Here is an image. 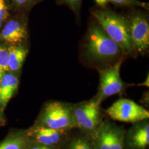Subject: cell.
Instances as JSON below:
<instances>
[{
    "label": "cell",
    "mask_w": 149,
    "mask_h": 149,
    "mask_svg": "<svg viewBox=\"0 0 149 149\" xmlns=\"http://www.w3.org/2000/svg\"><path fill=\"white\" fill-rule=\"evenodd\" d=\"M112 125L109 120H103L92 134L96 149H111Z\"/></svg>",
    "instance_id": "cell-14"
},
{
    "label": "cell",
    "mask_w": 149,
    "mask_h": 149,
    "mask_svg": "<svg viewBox=\"0 0 149 149\" xmlns=\"http://www.w3.org/2000/svg\"><path fill=\"white\" fill-rule=\"evenodd\" d=\"M28 14L13 12L0 30V42L9 45L29 44Z\"/></svg>",
    "instance_id": "cell-7"
},
{
    "label": "cell",
    "mask_w": 149,
    "mask_h": 149,
    "mask_svg": "<svg viewBox=\"0 0 149 149\" xmlns=\"http://www.w3.org/2000/svg\"><path fill=\"white\" fill-rule=\"evenodd\" d=\"M74 115L76 128L91 134L103 120L101 104L94 97L89 100L74 104Z\"/></svg>",
    "instance_id": "cell-6"
},
{
    "label": "cell",
    "mask_w": 149,
    "mask_h": 149,
    "mask_svg": "<svg viewBox=\"0 0 149 149\" xmlns=\"http://www.w3.org/2000/svg\"><path fill=\"white\" fill-rule=\"evenodd\" d=\"M129 8V11L124 16L132 45L137 55L146 54L149 48L148 14L136 7Z\"/></svg>",
    "instance_id": "cell-4"
},
{
    "label": "cell",
    "mask_w": 149,
    "mask_h": 149,
    "mask_svg": "<svg viewBox=\"0 0 149 149\" xmlns=\"http://www.w3.org/2000/svg\"><path fill=\"white\" fill-rule=\"evenodd\" d=\"M58 5H64L69 7L77 18H80V11L82 0H55Z\"/></svg>",
    "instance_id": "cell-20"
},
{
    "label": "cell",
    "mask_w": 149,
    "mask_h": 149,
    "mask_svg": "<svg viewBox=\"0 0 149 149\" xmlns=\"http://www.w3.org/2000/svg\"><path fill=\"white\" fill-rule=\"evenodd\" d=\"M13 12L29 14L32 8L45 0H11Z\"/></svg>",
    "instance_id": "cell-18"
},
{
    "label": "cell",
    "mask_w": 149,
    "mask_h": 149,
    "mask_svg": "<svg viewBox=\"0 0 149 149\" xmlns=\"http://www.w3.org/2000/svg\"><path fill=\"white\" fill-rule=\"evenodd\" d=\"M123 60L121 59L112 65L97 69L100 75V83L94 98L100 104L111 96L122 95L129 86L134 85L125 83L121 79L120 69Z\"/></svg>",
    "instance_id": "cell-5"
},
{
    "label": "cell",
    "mask_w": 149,
    "mask_h": 149,
    "mask_svg": "<svg viewBox=\"0 0 149 149\" xmlns=\"http://www.w3.org/2000/svg\"><path fill=\"white\" fill-rule=\"evenodd\" d=\"M91 12L95 20L107 35L122 48L125 55L133 57L138 55L132 45L124 15L107 7L94 8Z\"/></svg>",
    "instance_id": "cell-2"
},
{
    "label": "cell",
    "mask_w": 149,
    "mask_h": 149,
    "mask_svg": "<svg viewBox=\"0 0 149 149\" xmlns=\"http://www.w3.org/2000/svg\"><path fill=\"white\" fill-rule=\"evenodd\" d=\"M81 55L86 63L96 69L114 64L125 55L122 48L107 35L96 20L88 28Z\"/></svg>",
    "instance_id": "cell-1"
},
{
    "label": "cell",
    "mask_w": 149,
    "mask_h": 149,
    "mask_svg": "<svg viewBox=\"0 0 149 149\" xmlns=\"http://www.w3.org/2000/svg\"><path fill=\"white\" fill-rule=\"evenodd\" d=\"M105 112L114 120L134 123L149 119V112L144 107L127 98H121L108 108Z\"/></svg>",
    "instance_id": "cell-8"
},
{
    "label": "cell",
    "mask_w": 149,
    "mask_h": 149,
    "mask_svg": "<svg viewBox=\"0 0 149 149\" xmlns=\"http://www.w3.org/2000/svg\"><path fill=\"white\" fill-rule=\"evenodd\" d=\"M74 106L66 102H47L42 108L35 124L56 130L70 131L76 128Z\"/></svg>",
    "instance_id": "cell-3"
},
{
    "label": "cell",
    "mask_w": 149,
    "mask_h": 149,
    "mask_svg": "<svg viewBox=\"0 0 149 149\" xmlns=\"http://www.w3.org/2000/svg\"><path fill=\"white\" fill-rule=\"evenodd\" d=\"M31 143L26 132H19L0 143V149H28Z\"/></svg>",
    "instance_id": "cell-15"
},
{
    "label": "cell",
    "mask_w": 149,
    "mask_h": 149,
    "mask_svg": "<svg viewBox=\"0 0 149 149\" xmlns=\"http://www.w3.org/2000/svg\"><path fill=\"white\" fill-rule=\"evenodd\" d=\"M28 149H59V148L53 146H49L37 143L31 142Z\"/></svg>",
    "instance_id": "cell-22"
},
{
    "label": "cell",
    "mask_w": 149,
    "mask_h": 149,
    "mask_svg": "<svg viewBox=\"0 0 149 149\" xmlns=\"http://www.w3.org/2000/svg\"><path fill=\"white\" fill-rule=\"evenodd\" d=\"M125 130L122 127L112 123L111 149H125Z\"/></svg>",
    "instance_id": "cell-17"
},
{
    "label": "cell",
    "mask_w": 149,
    "mask_h": 149,
    "mask_svg": "<svg viewBox=\"0 0 149 149\" xmlns=\"http://www.w3.org/2000/svg\"><path fill=\"white\" fill-rule=\"evenodd\" d=\"M149 145V119L133 123L125 133V149H146Z\"/></svg>",
    "instance_id": "cell-10"
},
{
    "label": "cell",
    "mask_w": 149,
    "mask_h": 149,
    "mask_svg": "<svg viewBox=\"0 0 149 149\" xmlns=\"http://www.w3.org/2000/svg\"><path fill=\"white\" fill-rule=\"evenodd\" d=\"M99 7H106L107 5L111 3L118 7H140L146 10H149V4L139 0H94Z\"/></svg>",
    "instance_id": "cell-16"
},
{
    "label": "cell",
    "mask_w": 149,
    "mask_h": 149,
    "mask_svg": "<svg viewBox=\"0 0 149 149\" xmlns=\"http://www.w3.org/2000/svg\"><path fill=\"white\" fill-rule=\"evenodd\" d=\"M59 149H96L92 134L77 128L70 130Z\"/></svg>",
    "instance_id": "cell-12"
},
{
    "label": "cell",
    "mask_w": 149,
    "mask_h": 149,
    "mask_svg": "<svg viewBox=\"0 0 149 149\" xmlns=\"http://www.w3.org/2000/svg\"><path fill=\"white\" fill-rule=\"evenodd\" d=\"M137 85L139 86H146V87H149V74L148 75V77L146 78V79L144 81L143 83L142 84H138Z\"/></svg>",
    "instance_id": "cell-23"
},
{
    "label": "cell",
    "mask_w": 149,
    "mask_h": 149,
    "mask_svg": "<svg viewBox=\"0 0 149 149\" xmlns=\"http://www.w3.org/2000/svg\"><path fill=\"white\" fill-rule=\"evenodd\" d=\"M10 47V45L0 42V68L8 71Z\"/></svg>",
    "instance_id": "cell-21"
},
{
    "label": "cell",
    "mask_w": 149,
    "mask_h": 149,
    "mask_svg": "<svg viewBox=\"0 0 149 149\" xmlns=\"http://www.w3.org/2000/svg\"><path fill=\"white\" fill-rule=\"evenodd\" d=\"M13 13L11 0H0V30Z\"/></svg>",
    "instance_id": "cell-19"
},
{
    "label": "cell",
    "mask_w": 149,
    "mask_h": 149,
    "mask_svg": "<svg viewBox=\"0 0 149 149\" xmlns=\"http://www.w3.org/2000/svg\"><path fill=\"white\" fill-rule=\"evenodd\" d=\"M21 75L0 68V107L4 111L18 90Z\"/></svg>",
    "instance_id": "cell-11"
},
{
    "label": "cell",
    "mask_w": 149,
    "mask_h": 149,
    "mask_svg": "<svg viewBox=\"0 0 149 149\" xmlns=\"http://www.w3.org/2000/svg\"><path fill=\"white\" fill-rule=\"evenodd\" d=\"M29 52V44L11 45L8 62L10 71L21 75L24 62Z\"/></svg>",
    "instance_id": "cell-13"
},
{
    "label": "cell",
    "mask_w": 149,
    "mask_h": 149,
    "mask_svg": "<svg viewBox=\"0 0 149 149\" xmlns=\"http://www.w3.org/2000/svg\"><path fill=\"white\" fill-rule=\"evenodd\" d=\"M3 110L0 107V125L1 123L2 122V119H3Z\"/></svg>",
    "instance_id": "cell-24"
},
{
    "label": "cell",
    "mask_w": 149,
    "mask_h": 149,
    "mask_svg": "<svg viewBox=\"0 0 149 149\" xmlns=\"http://www.w3.org/2000/svg\"><path fill=\"white\" fill-rule=\"evenodd\" d=\"M26 132L30 141L59 148L70 131H60L34 124Z\"/></svg>",
    "instance_id": "cell-9"
}]
</instances>
